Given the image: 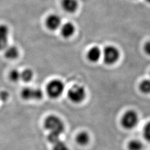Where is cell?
<instances>
[{"mask_svg": "<svg viewBox=\"0 0 150 150\" xmlns=\"http://www.w3.org/2000/svg\"><path fill=\"white\" fill-rule=\"evenodd\" d=\"M4 51L5 56L7 59H16L19 56V50L15 46H8Z\"/></svg>", "mask_w": 150, "mask_h": 150, "instance_id": "obj_12", "label": "cell"}, {"mask_svg": "<svg viewBox=\"0 0 150 150\" xmlns=\"http://www.w3.org/2000/svg\"><path fill=\"white\" fill-rule=\"evenodd\" d=\"M45 127L51 133L62 134L64 131V125L59 117L51 115L45 119L44 122Z\"/></svg>", "mask_w": 150, "mask_h": 150, "instance_id": "obj_1", "label": "cell"}, {"mask_svg": "<svg viewBox=\"0 0 150 150\" xmlns=\"http://www.w3.org/2000/svg\"><path fill=\"white\" fill-rule=\"evenodd\" d=\"M9 78L13 82H18L21 80V72L17 69L12 70L9 74Z\"/></svg>", "mask_w": 150, "mask_h": 150, "instance_id": "obj_17", "label": "cell"}, {"mask_svg": "<svg viewBox=\"0 0 150 150\" xmlns=\"http://www.w3.org/2000/svg\"><path fill=\"white\" fill-rule=\"evenodd\" d=\"M9 28L5 25H0V51L5 50L8 46Z\"/></svg>", "mask_w": 150, "mask_h": 150, "instance_id": "obj_8", "label": "cell"}, {"mask_svg": "<svg viewBox=\"0 0 150 150\" xmlns=\"http://www.w3.org/2000/svg\"><path fill=\"white\" fill-rule=\"evenodd\" d=\"M33 72L30 69H26L21 72V80L24 82H30L33 77Z\"/></svg>", "mask_w": 150, "mask_h": 150, "instance_id": "obj_15", "label": "cell"}, {"mask_svg": "<svg viewBox=\"0 0 150 150\" xmlns=\"http://www.w3.org/2000/svg\"><path fill=\"white\" fill-rule=\"evenodd\" d=\"M144 144L138 139L130 140L127 144V149L129 150H143Z\"/></svg>", "mask_w": 150, "mask_h": 150, "instance_id": "obj_14", "label": "cell"}, {"mask_svg": "<svg viewBox=\"0 0 150 150\" xmlns=\"http://www.w3.org/2000/svg\"><path fill=\"white\" fill-rule=\"evenodd\" d=\"M90 136L86 132H81L76 136V142L81 146L87 145L90 141Z\"/></svg>", "mask_w": 150, "mask_h": 150, "instance_id": "obj_13", "label": "cell"}, {"mask_svg": "<svg viewBox=\"0 0 150 150\" xmlns=\"http://www.w3.org/2000/svg\"><path fill=\"white\" fill-rule=\"evenodd\" d=\"M46 25L49 30L55 31L61 27L62 25V20L61 17L57 14H51L47 17Z\"/></svg>", "mask_w": 150, "mask_h": 150, "instance_id": "obj_7", "label": "cell"}, {"mask_svg": "<svg viewBox=\"0 0 150 150\" xmlns=\"http://www.w3.org/2000/svg\"><path fill=\"white\" fill-rule=\"evenodd\" d=\"M61 6L66 12L74 13L78 9L79 3L77 0H62Z\"/></svg>", "mask_w": 150, "mask_h": 150, "instance_id": "obj_11", "label": "cell"}, {"mask_svg": "<svg viewBox=\"0 0 150 150\" xmlns=\"http://www.w3.org/2000/svg\"><path fill=\"white\" fill-rule=\"evenodd\" d=\"M139 122V115L134 110H129L123 113L121 118V125L126 129H134Z\"/></svg>", "mask_w": 150, "mask_h": 150, "instance_id": "obj_2", "label": "cell"}, {"mask_svg": "<svg viewBox=\"0 0 150 150\" xmlns=\"http://www.w3.org/2000/svg\"><path fill=\"white\" fill-rule=\"evenodd\" d=\"M144 49L146 53L150 56V41L145 44Z\"/></svg>", "mask_w": 150, "mask_h": 150, "instance_id": "obj_22", "label": "cell"}, {"mask_svg": "<svg viewBox=\"0 0 150 150\" xmlns=\"http://www.w3.org/2000/svg\"><path fill=\"white\" fill-rule=\"evenodd\" d=\"M143 136L147 142H150V121L145 124L143 129Z\"/></svg>", "mask_w": 150, "mask_h": 150, "instance_id": "obj_18", "label": "cell"}, {"mask_svg": "<svg viewBox=\"0 0 150 150\" xmlns=\"http://www.w3.org/2000/svg\"><path fill=\"white\" fill-rule=\"evenodd\" d=\"M9 98V93L7 91L2 90L0 91V100L2 102H5Z\"/></svg>", "mask_w": 150, "mask_h": 150, "instance_id": "obj_21", "label": "cell"}, {"mask_svg": "<svg viewBox=\"0 0 150 150\" xmlns=\"http://www.w3.org/2000/svg\"><path fill=\"white\" fill-rule=\"evenodd\" d=\"M64 88V83L62 81L59 79H54L48 83L46 91L50 97L57 98L62 95Z\"/></svg>", "mask_w": 150, "mask_h": 150, "instance_id": "obj_3", "label": "cell"}, {"mask_svg": "<svg viewBox=\"0 0 150 150\" xmlns=\"http://www.w3.org/2000/svg\"><path fill=\"white\" fill-rule=\"evenodd\" d=\"M59 137H60V134L50 132V134H49L48 136V141L51 143L54 144L55 143L57 142L58 141H59L60 140Z\"/></svg>", "mask_w": 150, "mask_h": 150, "instance_id": "obj_20", "label": "cell"}, {"mask_svg": "<svg viewBox=\"0 0 150 150\" xmlns=\"http://www.w3.org/2000/svg\"><path fill=\"white\" fill-rule=\"evenodd\" d=\"M139 90L145 94L150 95V80H145L140 83Z\"/></svg>", "mask_w": 150, "mask_h": 150, "instance_id": "obj_16", "label": "cell"}, {"mask_svg": "<svg viewBox=\"0 0 150 150\" xmlns=\"http://www.w3.org/2000/svg\"><path fill=\"white\" fill-rule=\"evenodd\" d=\"M148 2H149V3H150V0H146Z\"/></svg>", "mask_w": 150, "mask_h": 150, "instance_id": "obj_23", "label": "cell"}, {"mask_svg": "<svg viewBox=\"0 0 150 150\" xmlns=\"http://www.w3.org/2000/svg\"><path fill=\"white\" fill-rule=\"evenodd\" d=\"M54 145L53 150H70L66 144L60 140Z\"/></svg>", "mask_w": 150, "mask_h": 150, "instance_id": "obj_19", "label": "cell"}, {"mask_svg": "<svg viewBox=\"0 0 150 150\" xmlns=\"http://www.w3.org/2000/svg\"><path fill=\"white\" fill-rule=\"evenodd\" d=\"M60 28L61 35L65 38H69L72 36L76 30L74 23L70 22H66L64 24H62Z\"/></svg>", "mask_w": 150, "mask_h": 150, "instance_id": "obj_9", "label": "cell"}, {"mask_svg": "<svg viewBox=\"0 0 150 150\" xmlns=\"http://www.w3.org/2000/svg\"><path fill=\"white\" fill-rule=\"evenodd\" d=\"M67 96L71 102L80 103L83 102L86 98V90L83 86L76 85L70 88Z\"/></svg>", "mask_w": 150, "mask_h": 150, "instance_id": "obj_4", "label": "cell"}, {"mask_svg": "<svg viewBox=\"0 0 150 150\" xmlns=\"http://www.w3.org/2000/svg\"><path fill=\"white\" fill-rule=\"evenodd\" d=\"M103 59L106 64L111 65L117 62L120 53L118 48L113 46H107L102 52Z\"/></svg>", "mask_w": 150, "mask_h": 150, "instance_id": "obj_5", "label": "cell"}, {"mask_svg": "<svg viewBox=\"0 0 150 150\" xmlns=\"http://www.w3.org/2000/svg\"><path fill=\"white\" fill-rule=\"evenodd\" d=\"M21 95L25 100H40L43 97V93L39 88L27 87L22 89Z\"/></svg>", "mask_w": 150, "mask_h": 150, "instance_id": "obj_6", "label": "cell"}, {"mask_svg": "<svg viewBox=\"0 0 150 150\" xmlns=\"http://www.w3.org/2000/svg\"><path fill=\"white\" fill-rule=\"evenodd\" d=\"M102 56V51L97 46H93L90 48L87 54V59L92 62H98Z\"/></svg>", "mask_w": 150, "mask_h": 150, "instance_id": "obj_10", "label": "cell"}]
</instances>
